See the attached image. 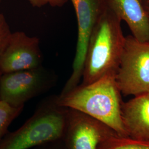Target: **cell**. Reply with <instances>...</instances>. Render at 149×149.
Instances as JSON below:
<instances>
[{"instance_id":"cell-7","label":"cell","mask_w":149,"mask_h":149,"mask_svg":"<svg viewBox=\"0 0 149 149\" xmlns=\"http://www.w3.org/2000/svg\"><path fill=\"white\" fill-rule=\"evenodd\" d=\"M118 136L104 123L82 112L68 108L62 140L66 149H100L112 137Z\"/></svg>"},{"instance_id":"cell-14","label":"cell","mask_w":149,"mask_h":149,"mask_svg":"<svg viewBox=\"0 0 149 149\" xmlns=\"http://www.w3.org/2000/svg\"><path fill=\"white\" fill-rule=\"evenodd\" d=\"M69 0H28L29 3L34 7H42L46 5L54 7H61L64 6Z\"/></svg>"},{"instance_id":"cell-17","label":"cell","mask_w":149,"mask_h":149,"mask_svg":"<svg viewBox=\"0 0 149 149\" xmlns=\"http://www.w3.org/2000/svg\"><path fill=\"white\" fill-rule=\"evenodd\" d=\"M2 73H1V72L0 71V78H1V75H2Z\"/></svg>"},{"instance_id":"cell-9","label":"cell","mask_w":149,"mask_h":149,"mask_svg":"<svg viewBox=\"0 0 149 149\" xmlns=\"http://www.w3.org/2000/svg\"><path fill=\"white\" fill-rule=\"evenodd\" d=\"M122 118L129 138L149 142V92L123 102Z\"/></svg>"},{"instance_id":"cell-15","label":"cell","mask_w":149,"mask_h":149,"mask_svg":"<svg viewBox=\"0 0 149 149\" xmlns=\"http://www.w3.org/2000/svg\"><path fill=\"white\" fill-rule=\"evenodd\" d=\"M33 149H66L62 139L50 141L38 146Z\"/></svg>"},{"instance_id":"cell-8","label":"cell","mask_w":149,"mask_h":149,"mask_svg":"<svg viewBox=\"0 0 149 149\" xmlns=\"http://www.w3.org/2000/svg\"><path fill=\"white\" fill-rule=\"evenodd\" d=\"M42 62L39 38L23 32H14L0 55V71L3 74L33 69L43 66Z\"/></svg>"},{"instance_id":"cell-6","label":"cell","mask_w":149,"mask_h":149,"mask_svg":"<svg viewBox=\"0 0 149 149\" xmlns=\"http://www.w3.org/2000/svg\"><path fill=\"white\" fill-rule=\"evenodd\" d=\"M77 22V39L72 71L60 95L79 85L82 79L87 46L97 22L106 8L105 0H70Z\"/></svg>"},{"instance_id":"cell-4","label":"cell","mask_w":149,"mask_h":149,"mask_svg":"<svg viewBox=\"0 0 149 149\" xmlns=\"http://www.w3.org/2000/svg\"><path fill=\"white\" fill-rule=\"evenodd\" d=\"M116 80L124 96L149 92V42H140L133 36L125 37Z\"/></svg>"},{"instance_id":"cell-12","label":"cell","mask_w":149,"mask_h":149,"mask_svg":"<svg viewBox=\"0 0 149 149\" xmlns=\"http://www.w3.org/2000/svg\"><path fill=\"white\" fill-rule=\"evenodd\" d=\"M23 108L11 106L0 100V141L8 132L11 123L21 113Z\"/></svg>"},{"instance_id":"cell-18","label":"cell","mask_w":149,"mask_h":149,"mask_svg":"<svg viewBox=\"0 0 149 149\" xmlns=\"http://www.w3.org/2000/svg\"><path fill=\"white\" fill-rule=\"evenodd\" d=\"M0 2H1V0H0Z\"/></svg>"},{"instance_id":"cell-10","label":"cell","mask_w":149,"mask_h":149,"mask_svg":"<svg viewBox=\"0 0 149 149\" xmlns=\"http://www.w3.org/2000/svg\"><path fill=\"white\" fill-rule=\"evenodd\" d=\"M107 6L125 22L132 36L140 42H149V18L141 0H105Z\"/></svg>"},{"instance_id":"cell-11","label":"cell","mask_w":149,"mask_h":149,"mask_svg":"<svg viewBox=\"0 0 149 149\" xmlns=\"http://www.w3.org/2000/svg\"><path fill=\"white\" fill-rule=\"evenodd\" d=\"M100 149H149V142L116 136L108 140Z\"/></svg>"},{"instance_id":"cell-13","label":"cell","mask_w":149,"mask_h":149,"mask_svg":"<svg viewBox=\"0 0 149 149\" xmlns=\"http://www.w3.org/2000/svg\"><path fill=\"white\" fill-rule=\"evenodd\" d=\"M12 32L2 13H0V55L5 48Z\"/></svg>"},{"instance_id":"cell-1","label":"cell","mask_w":149,"mask_h":149,"mask_svg":"<svg viewBox=\"0 0 149 149\" xmlns=\"http://www.w3.org/2000/svg\"><path fill=\"white\" fill-rule=\"evenodd\" d=\"M121 94L116 76L108 75L59 95L57 101L61 106L82 112L104 123L119 136L129 137L122 118Z\"/></svg>"},{"instance_id":"cell-3","label":"cell","mask_w":149,"mask_h":149,"mask_svg":"<svg viewBox=\"0 0 149 149\" xmlns=\"http://www.w3.org/2000/svg\"><path fill=\"white\" fill-rule=\"evenodd\" d=\"M68 111L59 105L57 96L44 98L20 128L7 133L0 141V149H29L61 139Z\"/></svg>"},{"instance_id":"cell-2","label":"cell","mask_w":149,"mask_h":149,"mask_svg":"<svg viewBox=\"0 0 149 149\" xmlns=\"http://www.w3.org/2000/svg\"><path fill=\"white\" fill-rule=\"evenodd\" d=\"M121 22L120 18L107 6L90 38L81 85L90 84L108 75H116L125 39Z\"/></svg>"},{"instance_id":"cell-16","label":"cell","mask_w":149,"mask_h":149,"mask_svg":"<svg viewBox=\"0 0 149 149\" xmlns=\"http://www.w3.org/2000/svg\"><path fill=\"white\" fill-rule=\"evenodd\" d=\"M141 2L144 10L149 18V0H141Z\"/></svg>"},{"instance_id":"cell-5","label":"cell","mask_w":149,"mask_h":149,"mask_svg":"<svg viewBox=\"0 0 149 149\" xmlns=\"http://www.w3.org/2000/svg\"><path fill=\"white\" fill-rule=\"evenodd\" d=\"M57 82V76L43 66L3 74L0 78V100L14 107L24 106L27 102L43 94Z\"/></svg>"}]
</instances>
